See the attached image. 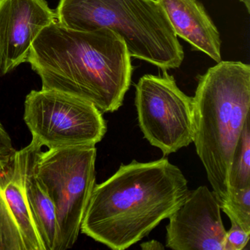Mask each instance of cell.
I'll return each mask as SVG.
<instances>
[{
	"label": "cell",
	"instance_id": "17",
	"mask_svg": "<svg viewBox=\"0 0 250 250\" xmlns=\"http://www.w3.org/2000/svg\"><path fill=\"white\" fill-rule=\"evenodd\" d=\"M140 247L143 250H165V247L156 240H151V241H146L140 244Z\"/></svg>",
	"mask_w": 250,
	"mask_h": 250
},
{
	"label": "cell",
	"instance_id": "6",
	"mask_svg": "<svg viewBox=\"0 0 250 250\" xmlns=\"http://www.w3.org/2000/svg\"><path fill=\"white\" fill-rule=\"evenodd\" d=\"M24 120L33 140L49 149L96 146L107 129L93 104L55 90H32L24 102Z\"/></svg>",
	"mask_w": 250,
	"mask_h": 250
},
{
	"label": "cell",
	"instance_id": "9",
	"mask_svg": "<svg viewBox=\"0 0 250 250\" xmlns=\"http://www.w3.org/2000/svg\"><path fill=\"white\" fill-rule=\"evenodd\" d=\"M166 247L174 250H224L226 229L221 207L206 186L189 191L169 216Z\"/></svg>",
	"mask_w": 250,
	"mask_h": 250
},
{
	"label": "cell",
	"instance_id": "1",
	"mask_svg": "<svg viewBox=\"0 0 250 250\" xmlns=\"http://www.w3.org/2000/svg\"><path fill=\"white\" fill-rule=\"evenodd\" d=\"M131 58L124 41L111 30H71L56 21L39 33L27 62L43 90L72 95L109 113L122 106L129 89Z\"/></svg>",
	"mask_w": 250,
	"mask_h": 250
},
{
	"label": "cell",
	"instance_id": "15",
	"mask_svg": "<svg viewBox=\"0 0 250 250\" xmlns=\"http://www.w3.org/2000/svg\"><path fill=\"white\" fill-rule=\"evenodd\" d=\"M231 227L225 235L224 250H243L248 246L250 232L243 229L234 221H230Z\"/></svg>",
	"mask_w": 250,
	"mask_h": 250
},
{
	"label": "cell",
	"instance_id": "16",
	"mask_svg": "<svg viewBox=\"0 0 250 250\" xmlns=\"http://www.w3.org/2000/svg\"><path fill=\"white\" fill-rule=\"evenodd\" d=\"M15 150L11 137L0 123V156L10 154Z\"/></svg>",
	"mask_w": 250,
	"mask_h": 250
},
{
	"label": "cell",
	"instance_id": "4",
	"mask_svg": "<svg viewBox=\"0 0 250 250\" xmlns=\"http://www.w3.org/2000/svg\"><path fill=\"white\" fill-rule=\"evenodd\" d=\"M55 13L57 21L71 30L114 32L131 58L163 71L184 61L182 46L156 0H60Z\"/></svg>",
	"mask_w": 250,
	"mask_h": 250
},
{
	"label": "cell",
	"instance_id": "7",
	"mask_svg": "<svg viewBox=\"0 0 250 250\" xmlns=\"http://www.w3.org/2000/svg\"><path fill=\"white\" fill-rule=\"evenodd\" d=\"M135 106L140 129L164 156L194 141L193 99L177 85L175 79L147 74L136 84Z\"/></svg>",
	"mask_w": 250,
	"mask_h": 250
},
{
	"label": "cell",
	"instance_id": "3",
	"mask_svg": "<svg viewBox=\"0 0 250 250\" xmlns=\"http://www.w3.org/2000/svg\"><path fill=\"white\" fill-rule=\"evenodd\" d=\"M193 99L194 141L221 208L230 201L229 175L250 109V66L220 61L200 76Z\"/></svg>",
	"mask_w": 250,
	"mask_h": 250
},
{
	"label": "cell",
	"instance_id": "14",
	"mask_svg": "<svg viewBox=\"0 0 250 250\" xmlns=\"http://www.w3.org/2000/svg\"><path fill=\"white\" fill-rule=\"evenodd\" d=\"M221 210L230 221L250 232V187L232 191L229 204Z\"/></svg>",
	"mask_w": 250,
	"mask_h": 250
},
{
	"label": "cell",
	"instance_id": "5",
	"mask_svg": "<svg viewBox=\"0 0 250 250\" xmlns=\"http://www.w3.org/2000/svg\"><path fill=\"white\" fill-rule=\"evenodd\" d=\"M96 146L41 152L36 175L52 200L58 224V250L72 248L96 185Z\"/></svg>",
	"mask_w": 250,
	"mask_h": 250
},
{
	"label": "cell",
	"instance_id": "2",
	"mask_svg": "<svg viewBox=\"0 0 250 250\" xmlns=\"http://www.w3.org/2000/svg\"><path fill=\"white\" fill-rule=\"evenodd\" d=\"M188 192L182 171L167 158L133 160L95 185L81 231L112 250H126L168 219Z\"/></svg>",
	"mask_w": 250,
	"mask_h": 250
},
{
	"label": "cell",
	"instance_id": "11",
	"mask_svg": "<svg viewBox=\"0 0 250 250\" xmlns=\"http://www.w3.org/2000/svg\"><path fill=\"white\" fill-rule=\"evenodd\" d=\"M177 37L188 42L215 62L222 61L220 34L198 0H156Z\"/></svg>",
	"mask_w": 250,
	"mask_h": 250
},
{
	"label": "cell",
	"instance_id": "10",
	"mask_svg": "<svg viewBox=\"0 0 250 250\" xmlns=\"http://www.w3.org/2000/svg\"><path fill=\"white\" fill-rule=\"evenodd\" d=\"M56 21L46 0H0V76L27 62L39 33Z\"/></svg>",
	"mask_w": 250,
	"mask_h": 250
},
{
	"label": "cell",
	"instance_id": "13",
	"mask_svg": "<svg viewBox=\"0 0 250 250\" xmlns=\"http://www.w3.org/2000/svg\"><path fill=\"white\" fill-rule=\"evenodd\" d=\"M229 189L250 187V120L247 117L237 145L231 164L229 175Z\"/></svg>",
	"mask_w": 250,
	"mask_h": 250
},
{
	"label": "cell",
	"instance_id": "12",
	"mask_svg": "<svg viewBox=\"0 0 250 250\" xmlns=\"http://www.w3.org/2000/svg\"><path fill=\"white\" fill-rule=\"evenodd\" d=\"M27 162L25 191L33 220L39 231L44 250H58V224L52 200L36 175V162L43 146L36 141Z\"/></svg>",
	"mask_w": 250,
	"mask_h": 250
},
{
	"label": "cell",
	"instance_id": "8",
	"mask_svg": "<svg viewBox=\"0 0 250 250\" xmlns=\"http://www.w3.org/2000/svg\"><path fill=\"white\" fill-rule=\"evenodd\" d=\"M34 141L0 156V250H44L27 203L25 173Z\"/></svg>",
	"mask_w": 250,
	"mask_h": 250
},
{
	"label": "cell",
	"instance_id": "18",
	"mask_svg": "<svg viewBox=\"0 0 250 250\" xmlns=\"http://www.w3.org/2000/svg\"><path fill=\"white\" fill-rule=\"evenodd\" d=\"M240 2L244 4V6L247 8V12L250 13V0H240Z\"/></svg>",
	"mask_w": 250,
	"mask_h": 250
}]
</instances>
